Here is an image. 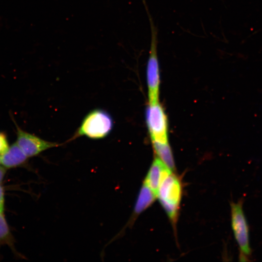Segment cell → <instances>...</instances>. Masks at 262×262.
<instances>
[{"instance_id": "1", "label": "cell", "mask_w": 262, "mask_h": 262, "mask_svg": "<svg viewBox=\"0 0 262 262\" xmlns=\"http://www.w3.org/2000/svg\"><path fill=\"white\" fill-rule=\"evenodd\" d=\"M143 3L148 15L151 31V40L149 56L147 65V78L149 104L158 102L160 85V68L157 54L158 31L155 25L148 7Z\"/></svg>"}, {"instance_id": "2", "label": "cell", "mask_w": 262, "mask_h": 262, "mask_svg": "<svg viewBox=\"0 0 262 262\" xmlns=\"http://www.w3.org/2000/svg\"><path fill=\"white\" fill-rule=\"evenodd\" d=\"M182 195V185L178 177L171 173L162 181L157 197L173 224L176 223Z\"/></svg>"}, {"instance_id": "3", "label": "cell", "mask_w": 262, "mask_h": 262, "mask_svg": "<svg viewBox=\"0 0 262 262\" xmlns=\"http://www.w3.org/2000/svg\"><path fill=\"white\" fill-rule=\"evenodd\" d=\"M112 116L106 111L96 109L84 117L74 137L85 136L93 139H100L107 136L113 127Z\"/></svg>"}, {"instance_id": "4", "label": "cell", "mask_w": 262, "mask_h": 262, "mask_svg": "<svg viewBox=\"0 0 262 262\" xmlns=\"http://www.w3.org/2000/svg\"><path fill=\"white\" fill-rule=\"evenodd\" d=\"M242 200L230 203L231 222L235 240L241 250L243 258L250 255L249 229L243 210Z\"/></svg>"}, {"instance_id": "5", "label": "cell", "mask_w": 262, "mask_h": 262, "mask_svg": "<svg viewBox=\"0 0 262 262\" xmlns=\"http://www.w3.org/2000/svg\"><path fill=\"white\" fill-rule=\"evenodd\" d=\"M146 120L152 142L168 144L167 117L158 102L149 104L146 111Z\"/></svg>"}, {"instance_id": "6", "label": "cell", "mask_w": 262, "mask_h": 262, "mask_svg": "<svg viewBox=\"0 0 262 262\" xmlns=\"http://www.w3.org/2000/svg\"><path fill=\"white\" fill-rule=\"evenodd\" d=\"M16 143L28 157L36 156L42 151L59 145L56 143L43 140L19 128H17Z\"/></svg>"}, {"instance_id": "7", "label": "cell", "mask_w": 262, "mask_h": 262, "mask_svg": "<svg viewBox=\"0 0 262 262\" xmlns=\"http://www.w3.org/2000/svg\"><path fill=\"white\" fill-rule=\"evenodd\" d=\"M172 171L159 158H156L152 163L144 181L157 196L160 184Z\"/></svg>"}, {"instance_id": "8", "label": "cell", "mask_w": 262, "mask_h": 262, "mask_svg": "<svg viewBox=\"0 0 262 262\" xmlns=\"http://www.w3.org/2000/svg\"><path fill=\"white\" fill-rule=\"evenodd\" d=\"M156 197V194L143 181L134 207L132 216L130 220L129 224L131 225L133 221L135 220L137 216L153 203Z\"/></svg>"}, {"instance_id": "9", "label": "cell", "mask_w": 262, "mask_h": 262, "mask_svg": "<svg viewBox=\"0 0 262 262\" xmlns=\"http://www.w3.org/2000/svg\"><path fill=\"white\" fill-rule=\"evenodd\" d=\"M0 156V164L5 168L20 165L23 164L28 158L16 143L9 147Z\"/></svg>"}, {"instance_id": "10", "label": "cell", "mask_w": 262, "mask_h": 262, "mask_svg": "<svg viewBox=\"0 0 262 262\" xmlns=\"http://www.w3.org/2000/svg\"><path fill=\"white\" fill-rule=\"evenodd\" d=\"M156 154L171 170L175 169V164L172 152L168 144H162L152 143Z\"/></svg>"}, {"instance_id": "11", "label": "cell", "mask_w": 262, "mask_h": 262, "mask_svg": "<svg viewBox=\"0 0 262 262\" xmlns=\"http://www.w3.org/2000/svg\"><path fill=\"white\" fill-rule=\"evenodd\" d=\"M12 235L3 213H0V245L6 244L11 246Z\"/></svg>"}, {"instance_id": "12", "label": "cell", "mask_w": 262, "mask_h": 262, "mask_svg": "<svg viewBox=\"0 0 262 262\" xmlns=\"http://www.w3.org/2000/svg\"><path fill=\"white\" fill-rule=\"evenodd\" d=\"M8 147V144L5 134L0 132V154L5 152Z\"/></svg>"}, {"instance_id": "13", "label": "cell", "mask_w": 262, "mask_h": 262, "mask_svg": "<svg viewBox=\"0 0 262 262\" xmlns=\"http://www.w3.org/2000/svg\"><path fill=\"white\" fill-rule=\"evenodd\" d=\"M4 209V193L3 187L0 185V213H3Z\"/></svg>"}, {"instance_id": "14", "label": "cell", "mask_w": 262, "mask_h": 262, "mask_svg": "<svg viewBox=\"0 0 262 262\" xmlns=\"http://www.w3.org/2000/svg\"><path fill=\"white\" fill-rule=\"evenodd\" d=\"M6 172L5 167L0 166V184L2 182Z\"/></svg>"}, {"instance_id": "15", "label": "cell", "mask_w": 262, "mask_h": 262, "mask_svg": "<svg viewBox=\"0 0 262 262\" xmlns=\"http://www.w3.org/2000/svg\"></svg>"}]
</instances>
